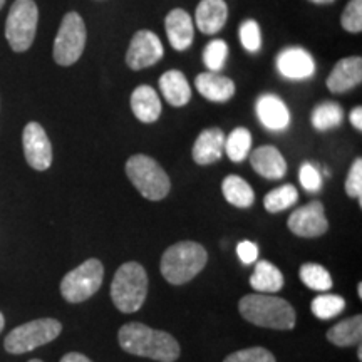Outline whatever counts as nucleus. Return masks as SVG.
I'll use <instances>...</instances> for the list:
<instances>
[{"instance_id":"obj_10","label":"nucleus","mask_w":362,"mask_h":362,"mask_svg":"<svg viewBox=\"0 0 362 362\" xmlns=\"http://www.w3.org/2000/svg\"><path fill=\"white\" fill-rule=\"evenodd\" d=\"M165 54L163 44L151 30H139L133 35L126 52V64L133 71H141L144 67L155 66Z\"/></svg>"},{"instance_id":"obj_1","label":"nucleus","mask_w":362,"mask_h":362,"mask_svg":"<svg viewBox=\"0 0 362 362\" xmlns=\"http://www.w3.org/2000/svg\"><path fill=\"white\" fill-rule=\"evenodd\" d=\"M117 339L121 349L128 354L148 357L158 362H175L180 357V344L171 334L151 329L141 322L123 325Z\"/></svg>"},{"instance_id":"obj_11","label":"nucleus","mask_w":362,"mask_h":362,"mask_svg":"<svg viewBox=\"0 0 362 362\" xmlns=\"http://www.w3.org/2000/svg\"><path fill=\"white\" fill-rule=\"evenodd\" d=\"M287 226L292 233L302 238H315L329 230V221L325 218L324 205L320 202H310L298 208L288 216Z\"/></svg>"},{"instance_id":"obj_13","label":"nucleus","mask_w":362,"mask_h":362,"mask_svg":"<svg viewBox=\"0 0 362 362\" xmlns=\"http://www.w3.org/2000/svg\"><path fill=\"white\" fill-rule=\"evenodd\" d=\"M277 69L284 78L307 79L314 76L315 62L305 49L288 47L277 56Z\"/></svg>"},{"instance_id":"obj_7","label":"nucleus","mask_w":362,"mask_h":362,"mask_svg":"<svg viewBox=\"0 0 362 362\" xmlns=\"http://www.w3.org/2000/svg\"><path fill=\"white\" fill-rule=\"evenodd\" d=\"M62 325L56 319H37L16 327L4 341V347L11 354H24L52 342L61 334Z\"/></svg>"},{"instance_id":"obj_15","label":"nucleus","mask_w":362,"mask_h":362,"mask_svg":"<svg viewBox=\"0 0 362 362\" xmlns=\"http://www.w3.org/2000/svg\"><path fill=\"white\" fill-rule=\"evenodd\" d=\"M257 116L270 131H284L291 124V112L285 103L275 94H264L257 99Z\"/></svg>"},{"instance_id":"obj_27","label":"nucleus","mask_w":362,"mask_h":362,"mask_svg":"<svg viewBox=\"0 0 362 362\" xmlns=\"http://www.w3.org/2000/svg\"><path fill=\"white\" fill-rule=\"evenodd\" d=\"M252 148V134L247 128H235L225 139V151L233 163H242Z\"/></svg>"},{"instance_id":"obj_17","label":"nucleus","mask_w":362,"mask_h":362,"mask_svg":"<svg viewBox=\"0 0 362 362\" xmlns=\"http://www.w3.org/2000/svg\"><path fill=\"white\" fill-rule=\"evenodd\" d=\"M225 151V134L220 128L202 131L193 144V160L198 165H214Z\"/></svg>"},{"instance_id":"obj_38","label":"nucleus","mask_w":362,"mask_h":362,"mask_svg":"<svg viewBox=\"0 0 362 362\" xmlns=\"http://www.w3.org/2000/svg\"><path fill=\"white\" fill-rule=\"evenodd\" d=\"M351 124L354 126L357 131L362 129V107L357 106L356 110H352L351 112Z\"/></svg>"},{"instance_id":"obj_24","label":"nucleus","mask_w":362,"mask_h":362,"mask_svg":"<svg viewBox=\"0 0 362 362\" xmlns=\"http://www.w3.org/2000/svg\"><path fill=\"white\" fill-rule=\"evenodd\" d=\"M362 339V317L354 315L332 325L327 330V341L337 347H351L361 344Z\"/></svg>"},{"instance_id":"obj_32","label":"nucleus","mask_w":362,"mask_h":362,"mask_svg":"<svg viewBox=\"0 0 362 362\" xmlns=\"http://www.w3.org/2000/svg\"><path fill=\"white\" fill-rule=\"evenodd\" d=\"M341 24L347 33L359 34L362 30V0H351L344 8Z\"/></svg>"},{"instance_id":"obj_28","label":"nucleus","mask_w":362,"mask_h":362,"mask_svg":"<svg viewBox=\"0 0 362 362\" xmlns=\"http://www.w3.org/2000/svg\"><path fill=\"white\" fill-rule=\"evenodd\" d=\"M298 200V192L293 185H282V187L272 189L264 198V206L270 214H279V211L287 210L293 206Z\"/></svg>"},{"instance_id":"obj_5","label":"nucleus","mask_w":362,"mask_h":362,"mask_svg":"<svg viewBox=\"0 0 362 362\" xmlns=\"http://www.w3.org/2000/svg\"><path fill=\"white\" fill-rule=\"evenodd\" d=\"M126 175L146 200L160 202L170 193L171 183L166 171L146 155H134L126 163Z\"/></svg>"},{"instance_id":"obj_31","label":"nucleus","mask_w":362,"mask_h":362,"mask_svg":"<svg viewBox=\"0 0 362 362\" xmlns=\"http://www.w3.org/2000/svg\"><path fill=\"white\" fill-rule=\"evenodd\" d=\"M226 56H228V45L221 39H215L203 51V62L210 72H218L223 69Z\"/></svg>"},{"instance_id":"obj_43","label":"nucleus","mask_w":362,"mask_h":362,"mask_svg":"<svg viewBox=\"0 0 362 362\" xmlns=\"http://www.w3.org/2000/svg\"><path fill=\"white\" fill-rule=\"evenodd\" d=\"M357 293H359V298H362V284L359 282V285H357Z\"/></svg>"},{"instance_id":"obj_20","label":"nucleus","mask_w":362,"mask_h":362,"mask_svg":"<svg viewBox=\"0 0 362 362\" xmlns=\"http://www.w3.org/2000/svg\"><path fill=\"white\" fill-rule=\"evenodd\" d=\"M226 17H228V7L225 0H202L194 13L198 29L208 35L220 33L225 27Z\"/></svg>"},{"instance_id":"obj_23","label":"nucleus","mask_w":362,"mask_h":362,"mask_svg":"<svg viewBox=\"0 0 362 362\" xmlns=\"http://www.w3.org/2000/svg\"><path fill=\"white\" fill-rule=\"evenodd\" d=\"M253 291L259 293H275L284 287V275L277 267L267 260L257 262L255 270L250 277Z\"/></svg>"},{"instance_id":"obj_39","label":"nucleus","mask_w":362,"mask_h":362,"mask_svg":"<svg viewBox=\"0 0 362 362\" xmlns=\"http://www.w3.org/2000/svg\"><path fill=\"white\" fill-rule=\"evenodd\" d=\"M61 362H93L89 357H86L84 354H79V352H69L62 357Z\"/></svg>"},{"instance_id":"obj_41","label":"nucleus","mask_w":362,"mask_h":362,"mask_svg":"<svg viewBox=\"0 0 362 362\" xmlns=\"http://www.w3.org/2000/svg\"><path fill=\"white\" fill-rule=\"evenodd\" d=\"M4 325H6V319H4V314L0 312V332L4 330Z\"/></svg>"},{"instance_id":"obj_3","label":"nucleus","mask_w":362,"mask_h":362,"mask_svg":"<svg viewBox=\"0 0 362 362\" xmlns=\"http://www.w3.org/2000/svg\"><path fill=\"white\" fill-rule=\"evenodd\" d=\"M208 253L197 242H178L163 253L161 274L166 282L183 285L205 269Z\"/></svg>"},{"instance_id":"obj_12","label":"nucleus","mask_w":362,"mask_h":362,"mask_svg":"<svg viewBox=\"0 0 362 362\" xmlns=\"http://www.w3.org/2000/svg\"><path fill=\"white\" fill-rule=\"evenodd\" d=\"M24 143V155L29 166L37 171H45L52 165V146L49 141L47 133L39 123H29L22 134Z\"/></svg>"},{"instance_id":"obj_29","label":"nucleus","mask_w":362,"mask_h":362,"mask_svg":"<svg viewBox=\"0 0 362 362\" xmlns=\"http://www.w3.org/2000/svg\"><path fill=\"white\" fill-rule=\"evenodd\" d=\"M298 277L312 291L327 292L332 288V277L319 264H304L300 267V270H298Z\"/></svg>"},{"instance_id":"obj_35","label":"nucleus","mask_w":362,"mask_h":362,"mask_svg":"<svg viewBox=\"0 0 362 362\" xmlns=\"http://www.w3.org/2000/svg\"><path fill=\"white\" fill-rule=\"evenodd\" d=\"M346 193L349 194L351 198H357L359 200V205H362V160L357 158V160L352 163L349 175H347L346 180Z\"/></svg>"},{"instance_id":"obj_37","label":"nucleus","mask_w":362,"mask_h":362,"mask_svg":"<svg viewBox=\"0 0 362 362\" xmlns=\"http://www.w3.org/2000/svg\"><path fill=\"white\" fill-rule=\"evenodd\" d=\"M237 253H238V259L242 260V264L250 265V264H253V262H257V259H259V247H257L253 242L243 240V242L238 243Z\"/></svg>"},{"instance_id":"obj_45","label":"nucleus","mask_w":362,"mask_h":362,"mask_svg":"<svg viewBox=\"0 0 362 362\" xmlns=\"http://www.w3.org/2000/svg\"><path fill=\"white\" fill-rule=\"evenodd\" d=\"M29 362H42V361H39V359H33V361H29Z\"/></svg>"},{"instance_id":"obj_16","label":"nucleus","mask_w":362,"mask_h":362,"mask_svg":"<svg viewBox=\"0 0 362 362\" xmlns=\"http://www.w3.org/2000/svg\"><path fill=\"white\" fill-rule=\"evenodd\" d=\"M166 34H168L171 47L176 51H187L193 44L194 27L192 16L183 8H173L165 19Z\"/></svg>"},{"instance_id":"obj_6","label":"nucleus","mask_w":362,"mask_h":362,"mask_svg":"<svg viewBox=\"0 0 362 362\" xmlns=\"http://www.w3.org/2000/svg\"><path fill=\"white\" fill-rule=\"evenodd\" d=\"M39 11L34 0H16L6 21V39L13 52H25L37 33Z\"/></svg>"},{"instance_id":"obj_2","label":"nucleus","mask_w":362,"mask_h":362,"mask_svg":"<svg viewBox=\"0 0 362 362\" xmlns=\"http://www.w3.org/2000/svg\"><path fill=\"white\" fill-rule=\"evenodd\" d=\"M238 309L243 319L259 327L275 330H292L296 327V309L277 296L250 293L240 300Z\"/></svg>"},{"instance_id":"obj_40","label":"nucleus","mask_w":362,"mask_h":362,"mask_svg":"<svg viewBox=\"0 0 362 362\" xmlns=\"http://www.w3.org/2000/svg\"><path fill=\"white\" fill-rule=\"evenodd\" d=\"M310 2H314V4H319V6H324V4H332L334 0H310Z\"/></svg>"},{"instance_id":"obj_42","label":"nucleus","mask_w":362,"mask_h":362,"mask_svg":"<svg viewBox=\"0 0 362 362\" xmlns=\"http://www.w3.org/2000/svg\"><path fill=\"white\" fill-rule=\"evenodd\" d=\"M357 357L362 359V346H361V344H357Z\"/></svg>"},{"instance_id":"obj_34","label":"nucleus","mask_w":362,"mask_h":362,"mask_svg":"<svg viewBox=\"0 0 362 362\" xmlns=\"http://www.w3.org/2000/svg\"><path fill=\"white\" fill-rule=\"evenodd\" d=\"M223 362H277L275 356L265 347H248L230 354Z\"/></svg>"},{"instance_id":"obj_26","label":"nucleus","mask_w":362,"mask_h":362,"mask_svg":"<svg viewBox=\"0 0 362 362\" xmlns=\"http://www.w3.org/2000/svg\"><path fill=\"white\" fill-rule=\"evenodd\" d=\"M312 126L317 131H329L341 126L344 119V111L342 106L339 103L327 101L319 104V106L314 107L312 111Z\"/></svg>"},{"instance_id":"obj_25","label":"nucleus","mask_w":362,"mask_h":362,"mask_svg":"<svg viewBox=\"0 0 362 362\" xmlns=\"http://www.w3.org/2000/svg\"><path fill=\"white\" fill-rule=\"evenodd\" d=\"M225 200L237 208H248L255 202V193L245 180L237 175H228L221 183Z\"/></svg>"},{"instance_id":"obj_33","label":"nucleus","mask_w":362,"mask_h":362,"mask_svg":"<svg viewBox=\"0 0 362 362\" xmlns=\"http://www.w3.org/2000/svg\"><path fill=\"white\" fill-rule=\"evenodd\" d=\"M240 40L248 52H259L262 47L260 27L255 21H245L240 25Z\"/></svg>"},{"instance_id":"obj_36","label":"nucleus","mask_w":362,"mask_h":362,"mask_svg":"<svg viewBox=\"0 0 362 362\" xmlns=\"http://www.w3.org/2000/svg\"><path fill=\"white\" fill-rule=\"evenodd\" d=\"M298 180H300L302 187H304L307 192H319L320 185H322V180H320V173L312 163H304L300 166V171H298Z\"/></svg>"},{"instance_id":"obj_30","label":"nucleus","mask_w":362,"mask_h":362,"mask_svg":"<svg viewBox=\"0 0 362 362\" xmlns=\"http://www.w3.org/2000/svg\"><path fill=\"white\" fill-rule=\"evenodd\" d=\"M312 314L320 320H329L342 314L344 307H346V300L341 296L336 293H324V296L315 297L312 300Z\"/></svg>"},{"instance_id":"obj_18","label":"nucleus","mask_w":362,"mask_h":362,"mask_svg":"<svg viewBox=\"0 0 362 362\" xmlns=\"http://www.w3.org/2000/svg\"><path fill=\"white\" fill-rule=\"evenodd\" d=\"M252 168L267 180H280L287 173V163L275 146H260L250 155Z\"/></svg>"},{"instance_id":"obj_4","label":"nucleus","mask_w":362,"mask_h":362,"mask_svg":"<svg viewBox=\"0 0 362 362\" xmlns=\"http://www.w3.org/2000/svg\"><path fill=\"white\" fill-rule=\"evenodd\" d=\"M148 296V274L143 265L128 262L117 269L111 282L112 304L123 314L139 310Z\"/></svg>"},{"instance_id":"obj_21","label":"nucleus","mask_w":362,"mask_h":362,"mask_svg":"<svg viewBox=\"0 0 362 362\" xmlns=\"http://www.w3.org/2000/svg\"><path fill=\"white\" fill-rule=\"evenodd\" d=\"M131 110L141 123H155L161 116V101L151 86H139L131 96Z\"/></svg>"},{"instance_id":"obj_9","label":"nucleus","mask_w":362,"mask_h":362,"mask_svg":"<svg viewBox=\"0 0 362 362\" xmlns=\"http://www.w3.org/2000/svg\"><path fill=\"white\" fill-rule=\"evenodd\" d=\"M86 47V25L78 12H67L54 40V61L59 66H72Z\"/></svg>"},{"instance_id":"obj_19","label":"nucleus","mask_w":362,"mask_h":362,"mask_svg":"<svg viewBox=\"0 0 362 362\" xmlns=\"http://www.w3.org/2000/svg\"><path fill=\"white\" fill-rule=\"evenodd\" d=\"M194 86L203 98L214 103H226L235 94L233 81L218 72H202L194 81Z\"/></svg>"},{"instance_id":"obj_22","label":"nucleus","mask_w":362,"mask_h":362,"mask_svg":"<svg viewBox=\"0 0 362 362\" xmlns=\"http://www.w3.org/2000/svg\"><path fill=\"white\" fill-rule=\"evenodd\" d=\"M160 89L166 101L175 107L185 106L192 99V88L181 71L173 69L165 72L160 79Z\"/></svg>"},{"instance_id":"obj_8","label":"nucleus","mask_w":362,"mask_h":362,"mask_svg":"<svg viewBox=\"0 0 362 362\" xmlns=\"http://www.w3.org/2000/svg\"><path fill=\"white\" fill-rule=\"evenodd\" d=\"M104 267L98 259H89L71 270L61 282V293L71 304L88 300L103 285Z\"/></svg>"},{"instance_id":"obj_14","label":"nucleus","mask_w":362,"mask_h":362,"mask_svg":"<svg viewBox=\"0 0 362 362\" xmlns=\"http://www.w3.org/2000/svg\"><path fill=\"white\" fill-rule=\"evenodd\" d=\"M362 81V59L359 56L356 57H346L341 59L336 66H334L332 72L327 78V88L330 93L342 94L347 90L354 89L359 86Z\"/></svg>"},{"instance_id":"obj_44","label":"nucleus","mask_w":362,"mask_h":362,"mask_svg":"<svg viewBox=\"0 0 362 362\" xmlns=\"http://www.w3.org/2000/svg\"><path fill=\"white\" fill-rule=\"evenodd\" d=\"M4 4H6V0H0V8L4 7Z\"/></svg>"}]
</instances>
